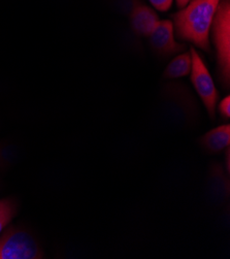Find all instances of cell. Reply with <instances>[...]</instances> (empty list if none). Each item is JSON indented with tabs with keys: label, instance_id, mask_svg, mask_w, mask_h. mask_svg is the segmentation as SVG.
Segmentation results:
<instances>
[{
	"label": "cell",
	"instance_id": "obj_8",
	"mask_svg": "<svg viewBox=\"0 0 230 259\" xmlns=\"http://www.w3.org/2000/svg\"><path fill=\"white\" fill-rule=\"evenodd\" d=\"M209 191L211 197L217 201H223L229 193V182L221 164H213L209 174Z\"/></svg>",
	"mask_w": 230,
	"mask_h": 259
},
{
	"label": "cell",
	"instance_id": "obj_11",
	"mask_svg": "<svg viewBox=\"0 0 230 259\" xmlns=\"http://www.w3.org/2000/svg\"><path fill=\"white\" fill-rule=\"evenodd\" d=\"M111 4L118 12L129 17L135 8L143 4V2L142 0H111Z\"/></svg>",
	"mask_w": 230,
	"mask_h": 259
},
{
	"label": "cell",
	"instance_id": "obj_2",
	"mask_svg": "<svg viewBox=\"0 0 230 259\" xmlns=\"http://www.w3.org/2000/svg\"><path fill=\"white\" fill-rule=\"evenodd\" d=\"M213 42L216 48L218 77L223 88L230 84V0H221L212 24Z\"/></svg>",
	"mask_w": 230,
	"mask_h": 259
},
{
	"label": "cell",
	"instance_id": "obj_14",
	"mask_svg": "<svg viewBox=\"0 0 230 259\" xmlns=\"http://www.w3.org/2000/svg\"><path fill=\"white\" fill-rule=\"evenodd\" d=\"M189 2H190V0H175V4H176V7L178 9H183L188 5Z\"/></svg>",
	"mask_w": 230,
	"mask_h": 259
},
{
	"label": "cell",
	"instance_id": "obj_9",
	"mask_svg": "<svg viewBox=\"0 0 230 259\" xmlns=\"http://www.w3.org/2000/svg\"><path fill=\"white\" fill-rule=\"evenodd\" d=\"M191 71V56L190 52H183L174 57L167 65L163 72L164 79H178L190 74Z\"/></svg>",
	"mask_w": 230,
	"mask_h": 259
},
{
	"label": "cell",
	"instance_id": "obj_3",
	"mask_svg": "<svg viewBox=\"0 0 230 259\" xmlns=\"http://www.w3.org/2000/svg\"><path fill=\"white\" fill-rule=\"evenodd\" d=\"M43 253L28 231L10 227L0 237V259H40Z\"/></svg>",
	"mask_w": 230,
	"mask_h": 259
},
{
	"label": "cell",
	"instance_id": "obj_6",
	"mask_svg": "<svg viewBox=\"0 0 230 259\" xmlns=\"http://www.w3.org/2000/svg\"><path fill=\"white\" fill-rule=\"evenodd\" d=\"M129 18L133 32L140 36H150L160 21L155 10L145 4H141L136 7Z\"/></svg>",
	"mask_w": 230,
	"mask_h": 259
},
{
	"label": "cell",
	"instance_id": "obj_10",
	"mask_svg": "<svg viewBox=\"0 0 230 259\" xmlns=\"http://www.w3.org/2000/svg\"><path fill=\"white\" fill-rule=\"evenodd\" d=\"M16 213L17 206L12 199L6 198L0 200V232L12 221Z\"/></svg>",
	"mask_w": 230,
	"mask_h": 259
},
{
	"label": "cell",
	"instance_id": "obj_7",
	"mask_svg": "<svg viewBox=\"0 0 230 259\" xmlns=\"http://www.w3.org/2000/svg\"><path fill=\"white\" fill-rule=\"evenodd\" d=\"M200 144L211 154L225 151L230 144V126L225 124L212 129L200 139Z\"/></svg>",
	"mask_w": 230,
	"mask_h": 259
},
{
	"label": "cell",
	"instance_id": "obj_13",
	"mask_svg": "<svg viewBox=\"0 0 230 259\" xmlns=\"http://www.w3.org/2000/svg\"><path fill=\"white\" fill-rule=\"evenodd\" d=\"M149 2L155 10L159 12H167L171 8L173 0H149Z\"/></svg>",
	"mask_w": 230,
	"mask_h": 259
},
{
	"label": "cell",
	"instance_id": "obj_1",
	"mask_svg": "<svg viewBox=\"0 0 230 259\" xmlns=\"http://www.w3.org/2000/svg\"><path fill=\"white\" fill-rule=\"evenodd\" d=\"M221 0H190L171 16L174 35L211 53L210 34L214 17Z\"/></svg>",
	"mask_w": 230,
	"mask_h": 259
},
{
	"label": "cell",
	"instance_id": "obj_5",
	"mask_svg": "<svg viewBox=\"0 0 230 259\" xmlns=\"http://www.w3.org/2000/svg\"><path fill=\"white\" fill-rule=\"evenodd\" d=\"M149 42L154 53L164 58L181 54L187 50L186 44L175 40L173 25L170 20L158 22L156 28L149 36Z\"/></svg>",
	"mask_w": 230,
	"mask_h": 259
},
{
	"label": "cell",
	"instance_id": "obj_4",
	"mask_svg": "<svg viewBox=\"0 0 230 259\" xmlns=\"http://www.w3.org/2000/svg\"><path fill=\"white\" fill-rule=\"evenodd\" d=\"M191 56V82L200 97L204 108L212 120L216 116V107L219 100V92L215 86L209 68L197 53L194 47L190 48Z\"/></svg>",
	"mask_w": 230,
	"mask_h": 259
},
{
	"label": "cell",
	"instance_id": "obj_12",
	"mask_svg": "<svg viewBox=\"0 0 230 259\" xmlns=\"http://www.w3.org/2000/svg\"><path fill=\"white\" fill-rule=\"evenodd\" d=\"M219 113L221 115V117L224 120H228L230 117V96L227 95L226 97H224L221 102L219 103L218 107Z\"/></svg>",
	"mask_w": 230,
	"mask_h": 259
}]
</instances>
